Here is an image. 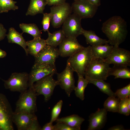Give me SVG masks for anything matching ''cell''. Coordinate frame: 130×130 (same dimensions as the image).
Listing matches in <instances>:
<instances>
[{
    "label": "cell",
    "mask_w": 130,
    "mask_h": 130,
    "mask_svg": "<svg viewBox=\"0 0 130 130\" xmlns=\"http://www.w3.org/2000/svg\"><path fill=\"white\" fill-rule=\"evenodd\" d=\"M109 65H114L130 66V52L119 46H113L109 56L104 59Z\"/></svg>",
    "instance_id": "obj_11"
},
{
    "label": "cell",
    "mask_w": 130,
    "mask_h": 130,
    "mask_svg": "<svg viewBox=\"0 0 130 130\" xmlns=\"http://www.w3.org/2000/svg\"><path fill=\"white\" fill-rule=\"evenodd\" d=\"M91 46L94 58L105 59L109 55L113 46L106 44Z\"/></svg>",
    "instance_id": "obj_19"
},
{
    "label": "cell",
    "mask_w": 130,
    "mask_h": 130,
    "mask_svg": "<svg viewBox=\"0 0 130 130\" xmlns=\"http://www.w3.org/2000/svg\"><path fill=\"white\" fill-rule=\"evenodd\" d=\"M107 111L104 108L98 109L89 117V124L88 130H100L105 124L107 118Z\"/></svg>",
    "instance_id": "obj_17"
},
{
    "label": "cell",
    "mask_w": 130,
    "mask_h": 130,
    "mask_svg": "<svg viewBox=\"0 0 130 130\" xmlns=\"http://www.w3.org/2000/svg\"><path fill=\"white\" fill-rule=\"evenodd\" d=\"M74 72L69 63L67 62L65 69L60 73H57L59 85L65 91L69 97L76 87L73 75Z\"/></svg>",
    "instance_id": "obj_10"
},
{
    "label": "cell",
    "mask_w": 130,
    "mask_h": 130,
    "mask_svg": "<svg viewBox=\"0 0 130 130\" xmlns=\"http://www.w3.org/2000/svg\"><path fill=\"white\" fill-rule=\"evenodd\" d=\"M93 58L91 46H89L69 57L67 62L74 72L84 77L87 68Z\"/></svg>",
    "instance_id": "obj_2"
},
{
    "label": "cell",
    "mask_w": 130,
    "mask_h": 130,
    "mask_svg": "<svg viewBox=\"0 0 130 130\" xmlns=\"http://www.w3.org/2000/svg\"><path fill=\"white\" fill-rule=\"evenodd\" d=\"M6 30L3 25L0 23V41L3 40L6 36Z\"/></svg>",
    "instance_id": "obj_38"
},
{
    "label": "cell",
    "mask_w": 130,
    "mask_h": 130,
    "mask_svg": "<svg viewBox=\"0 0 130 130\" xmlns=\"http://www.w3.org/2000/svg\"><path fill=\"white\" fill-rule=\"evenodd\" d=\"M48 37L46 40L47 45L56 47L58 46L65 37L62 29L55 31L52 33L47 32Z\"/></svg>",
    "instance_id": "obj_25"
},
{
    "label": "cell",
    "mask_w": 130,
    "mask_h": 130,
    "mask_svg": "<svg viewBox=\"0 0 130 130\" xmlns=\"http://www.w3.org/2000/svg\"><path fill=\"white\" fill-rule=\"evenodd\" d=\"M53 75L51 74L47 75L37 81L33 85L37 96L43 95L46 102L52 95L55 87L59 85L58 81L53 78Z\"/></svg>",
    "instance_id": "obj_6"
},
{
    "label": "cell",
    "mask_w": 130,
    "mask_h": 130,
    "mask_svg": "<svg viewBox=\"0 0 130 130\" xmlns=\"http://www.w3.org/2000/svg\"><path fill=\"white\" fill-rule=\"evenodd\" d=\"M7 54L5 51L2 50L0 48V58H3L5 57Z\"/></svg>",
    "instance_id": "obj_42"
},
{
    "label": "cell",
    "mask_w": 130,
    "mask_h": 130,
    "mask_svg": "<svg viewBox=\"0 0 130 130\" xmlns=\"http://www.w3.org/2000/svg\"><path fill=\"white\" fill-rule=\"evenodd\" d=\"M85 78L88 81L89 84H92L95 85L101 91L109 96L116 97L115 92L111 90L110 84L104 80L93 79L88 78Z\"/></svg>",
    "instance_id": "obj_26"
},
{
    "label": "cell",
    "mask_w": 130,
    "mask_h": 130,
    "mask_svg": "<svg viewBox=\"0 0 130 130\" xmlns=\"http://www.w3.org/2000/svg\"><path fill=\"white\" fill-rule=\"evenodd\" d=\"M127 23L121 17L113 16L104 22L102 30L110 45L119 46L125 40L128 33Z\"/></svg>",
    "instance_id": "obj_1"
},
{
    "label": "cell",
    "mask_w": 130,
    "mask_h": 130,
    "mask_svg": "<svg viewBox=\"0 0 130 130\" xmlns=\"http://www.w3.org/2000/svg\"><path fill=\"white\" fill-rule=\"evenodd\" d=\"M120 101L116 97L109 96L104 103V108L107 111L118 112Z\"/></svg>",
    "instance_id": "obj_29"
},
{
    "label": "cell",
    "mask_w": 130,
    "mask_h": 130,
    "mask_svg": "<svg viewBox=\"0 0 130 130\" xmlns=\"http://www.w3.org/2000/svg\"><path fill=\"white\" fill-rule=\"evenodd\" d=\"M72 11L71 6L66 2L51 7L50 13L51 15V22L52 26L56 28L60 27Z\"/></svg>",
    "instance_id": "obj_8"
},
{
    "label": "cell",
    "mask_w": 130,
    "mask_h": 130,
    "mask_svg": "<svg viewBox=\"0 0 130 130\" xmlns=\"http://www.w3.org/2000/svg\"><path fill=\"white\" fill-rule=\"evenodd\" d=\"M127 98L120 99L118 113L126 116L129 115L130 110L128 107L127 103Z\"/></svg>",
    "instance_id": "obj_33"
},
{
    "label": "cell",
    "mask_w": 130,
    "mask_h": 130,
    "mask_svg": "<svg viewBox=\"0 0 130 130\" xmlns=\"http://www.w3.org/2000/svg\"><path fill=\"white\" fill-rule=\"evenodd\" d=\"M19 26L23 32L22 33L25 32L29 34L32 36L34 38L41 37V31L35 24L22 23L20 24Z\"/></svg>",
    "instance_id": "obj_28"
},
{
    "label": "cell",
    "mask_w": 130,
    "mask_h": 130,
    "mask_svg": "<svg viewBox=\"0 0 130 130\" xmlns=\"http://www.w3.org/2000/svg\"><path fill=\"white\" fill-rule=\"evenodd\" d=\"M54 126V130H78L76 128L71 127L62 122H57Z\"/></svg>",
    "instance_id": "obj_35"
},
{
    "label": "cell",
    "mask_w": 130,
    "mask_h": 130,
    "mask_svg": "<svg viewBox=\"0 0 130 130\" xmlns=\"http://www.w3.org/2000/svg\"><path fill=\"white\" fill-rule=\"evenodd\" d=\"M115 93L116 96L120 99L130 97V84L123 88L117 89Z\"/></svg>",
    "instance_id": "obj_32"
},
{
    "label": "cell",
    "mask_w": 130,
    "mask_h": 130,
    "mask_svg": "<svg viewBox=\"0 0 130 130\" xmlns=\"http://www.w3.org/2000/svg\"><path fill=\"white\" fill-rule=\"evenodd\" d=\"M17 2L13 0H0V13H7L9 10L15 11L19 7L15 4Z\"/></svg>",
    "instance_id": "obj_30"
},
{
    "label": "cell",
    "mask_w": 130,
    "mask_h": 130,
    "mask_svg": "<svg viewBox=\"0 0 130 130\" xmlns=\"http://www.w3.org/2000/svg\"><path fill=\"white\" fill-rule=\"evenodd\" d=\"M109 130H125L123 126L122 125H118L114 126L109 128Z\"/></svg>",
    "instance_id": "obj_40"
},
{
    "label": "cell",
    "mask_w": 130,
    "mask_h": 130,
    "mask_svg": "<svg viewBox=\"0 0 130 130\" xmlns=\"http://www.w3.org/2000/svg\"><path fill=\"white\" fill-rule=\"evenodd\" d=\"M85 119L76 114L57 118V122H62L65 124L72 127L77 129L78 130H81V125Z\"/></svg>",
    "instance_id": "obj_21"
},
{
    "label": "cell",
    "mask_w": 130,
    "mask_h": 130,
    "mask_svg": "<svg viewBox=\"0 0 130 130\" xmlns=\"http://www.w3.org/2000/svg\"><path fill=\"white\" fill-rule=\"evenodd\" d=\"M43 17L41 22L43 27V30L44 32L49 31L50 23L51 18L50 13H43Z\"/></svg>",
    "instance_id": "obj_34"
},
{
    "label": "cell",
    "mask_w": 130,
    "mask_h": 130,
    "mask_svg": "<svg viewBox=\"0 0 130 130\" xmlns=\"http://www.w3.org/2000/svg\"><path fill=\"white\" fill-rule=\"evenodd\" d=\"M14 112L6 97L0 93V130H13Z\"/></svg>",
    "instance_id": "obj_7"
},
{
    "label": "cell",
    "mask_w": 130,
    "mask_h": 130,
    "mask_svg": "<svg viewBox=\"0 0 130 130\" xmlns=\"http://www.w3.org/2000/svg\"><path fill=\"white\" fill-rule=\"evenodd\" d=\"M113 76L115 79L130 78V69L128 66L120 65H114L111 67L109 76Z\"/></svg>",
    "instance_id": "obj_24"
},
{
    "label": "cell",
    "mask_w": 130,
    "mask_h": 130,
    "mask_svg": "<svg viewBox=\"0 0 130 130\" xmlns=\"http://www.w3.org/2000/svg\"><path fill=\"white\" fill-rule=\"evenodd\" d=\"M47 5L49 6H55L63 4L66 0H45Z\"/></svg>",
    "instance_id": "obj_36"
},
{
    "label": "cell",
    "mask_w": 130,
    "mask_h": 130,
    "mask_svg": "<svg viewBox=\"0 0 130 130\" xmlns=\"http://www.w3.org/2000/svg\"><path fill=\"white\" fill-rule=\"evenodd\" d=\"M3 80L5 87L13 92L21 93L29 86V74L26 72L13 73L8 80Z\"/></svg>",
    "instance_id": "obj_5"
},
{
    "label": "cell",
    "mask_w": 130,
    "mask_h": 130,
    "mask_svg": "<svg viewBox=\"0 0 130 130\" xmlns=\"http://www.w3.org/2000/svg\"><path fill=\"white\" fill-rule=\"evenodd\" d=\"M59 56L58 48L46 45L34 57V64H44L55 66L56 59Z\"/></svg>",
    "instance_id": "obj_14"
},
{
    "label": "cell",
    "mask_w": 130,
    "mask_h": 130,
    "mask_svg": "<svg viewBox=\"0 0 130 130\" xmlns=\"http://www.w3.org/2000/svg\"><path fill=\"white\" fill-rule=\"evenodd\" d=\"M77 74L78 76L77 86L76 87L74 90L76 97L82 100H83L84 98L85 90L89 84V82L84 76Z\"/></svg>",
    "instance_id": "obj_27"
},
{
    "label": "cell",
    "mask_w": 130,
    "mask_h": 130,
    "mask_svg": "<svg viewBox=\"0 0 130 130\" xmlns=\"http://www.w3.org/2000/svg\"><path fill=\"white\" fill-rule=\"evenodd\" d=\"M23 33H20L14 28L11 27L9 29L8 33L6 36L9 43H15L21 46L27 56L26 41L23 36Z\"/></svg>",
    "instance_id": "obj_18"
},
{
    "label": "cell",
    "mask_w": 130,
    "mask_h": 130,
    "mask_svg": "<svg viewBox=\"0 0 130 130\" xmlns=\"http://www.w3.org/2000/svg\"><path fill=\"white\" fill-rule=\"evenodd\" d=\"M41 128L39 125L37 119L34 120L28 129V130H41Z\"/></svg>",
    "instance_id": "obj_37"
},
{
    "label": "cell",
    "mask_w": 130,
    "mask_h": 130,
    "mask_svg": "<svg viewBox=\"0 0 130 130\" xmlns=\"http://www.w3.org/2000/svg\"><path fill=\"white\" fill-rule=\"evenodd\" d=\"M110 68L104 59L94 58L87 68L84 76L93 79L106 80L109 76Z\"/></svg>",
    "instance_id": "obj_4"
},
{
    "label": "cell",
    "mask_w": 130,
    "mask_h": 130,
    "mask_svg": "<svg viewBox=\"0 0 130 130\" xmlns=\"http://www.w3.org/2000/svg\"><path fill=\"white\" fill-rule=\"evenodd\" d=\"M63 104L62 100L59 101L54 106L51 112V117L50 122L52 123L56 121L61 112Z\"/></svg>",
    "instance_id": "obj_31"
},
{
    "label": "cell",
    "mask_w": 130,
    "mask_h": 130,
    "mask_svg": "<svg viewBox=\"0 0 130 130\" xmlns=\"http://www.w3.org/2000/svg\"><path fill=\"white\" fill-rule=\"evenodd\" d=\"M74 0V1H77V0Z\"/></svg>",
    "instance_id": "obj_43"
},
{
    "label": "cell",
    "mask_w": 130,
    "mask_h": 130,
    "mask_svg": "<svg viewBox=\"0 0 130 130\" xmlns=\"http://www.w3.org/2000/svg\"><path fill=\"white\" fill-rule=\"evenodd\" d=\"M41 130H54V126L52 124L49 122L45 124L41 128Z\"/></svg>",
    "instance_id": "obj_39"
},
{
    "label": "cell",
    "mask_w": 130,
    "mask_h": 130,
    "mask_svg": "<svg viewBox=\"0 0 130 130\" xmlns=\"http://www.w3.org/2000/svg\"><path fill=\"white\" fill-rule=\"evenodd\" d=\"M28 54L34 57L46 45V40L41 37L34 38L26 41Z\"/></svg>",
    "instance_id": "obj_20"
},
{
    "label": "cell",
    "mask_w": 130,
    "mask_h": 130,
    "mask_svg": "<svg viewBox=\"0 0 130 130\" xmlns=\"http://www.w3.org/2000/svg\"><path fill=\"white\" fill-rule=\"evenodd\" d=\"M37 96L33 85L30 86L27 90L20 93L14 112L35 114L37 110Z\"/></svg>",
    "instance_id": "obj_3"
},
{
    "label": "cell",
    "mask_w": 130,
    "mask_h": 130,
    "mask_svg": "<svg viewBox=\"0 0 130 130\" xmlns=\"http://www.w3.org/2000/svg\"><path fill=\"white\" fill-rule=\"evenodd\" d=\"M98 7L87 0L74 1L71 6L73 13L82 19L93 17L96 13Z\"/></svg>",
    "instance_id": "obj_13"
},
{
    "label": "cell",
    "mask_w": 130,
    "mask_h": 130,
    "mask_svg": "<svg viewBox=\"0 0 130 130\" xmlns=\"http://www.w3.org/2000/svg\"><path fill=\"white\" fill-rule=\"evenodd\" d=\"M37 119L35 114L25 112H13L12 121L18 130H28L33 121Z\"/></svg>",
    "instance_id": "obj_16"
},
{
    "label": "cell",
    "mask_w": 130,
    "mask_h": 130,
    "mask_svg": "<svg viewBox=\"0 0 130 130\" xmlns=\"http://www.w3.org/2000/svg\"><path fill=\"white\" fill-rule=\"evenodd\" d=\"M57 73L55 66L44 64H34L29 74V86L47 75Z\"/></svg>",
    "instance_id": "obj_12"
},
{
    "label": "cell",
    "mask_w": 130,
    "mask_h": 130,
    "mask_svg": "<svg viewBox=\"0 0 130 130\" xmlns=\"http://www.w3.org/2000/svg\"><path fill=\"white\" fill-rule=\"evenodd\" d=\"M46 5L45 0H31L26 15L34 16L38 14H43Z\"/></svg>",
    "instance_id": "obj_22"
},
{
    "label": "cell",
    "mask_w": 130,
    "mask_h": 130,
    "mask_svg": "<svg viewBox=\"0 0 130 130\" xmlns=\"http://www.w3.org/2000/svg\"><path fill=\"white\" fill-rule=\"evenodd\" d=\"M82 34L85 37L87 44H90L91 46L109 43L108 40L99 37L93 31L83 29Z\"/></svg>",
    "instance_id": "obj_23"
},
{
    "label": "cell",
    "mask_w": 130,
    "mask_h": 130,
    "mask_svg": "<svg viewBox=\"0 0 130 130\" xmlns=\"http://www.w3.org/2000/svg\"><path fill=\"white\" fill-rule=\"evenodd\" d=\"M58 46L59 56L63 57L72 56L84 47L77 38L65 37Z\"/></svg>",
    "instance_id": "obj_15"
},
{
    "label": "cell",
    "mask_w": 130,
    "mask_h": 130,
    "mask_svg": "<svg viewBox=\"0 0 130 130\" xmlns=\"http://www.w3.org/2000/svg\"><path fill=\"white\" fill-rule=\"evenodd\" d=\"M81 19L74 13L70 15L62 24V30L65 37L77 38L82 34Z\"/></svg>",
    "instance_id": "obj_9"
},
{
    "label": "cell",
    "mask_w": 130,
    "mask_h": 130,
    "mask_svg": "<svg viewBox=\"0 0 130 130\" xmlns=\"http://www.w3.org/2000/svg\"><path fill=\"white\" fill-rule=\"evenodd\" d=\"M92 4L98 7L100 5V0H87Z\"/></svg>",
    "instance_id": "obj_41"
}]
</instances>
